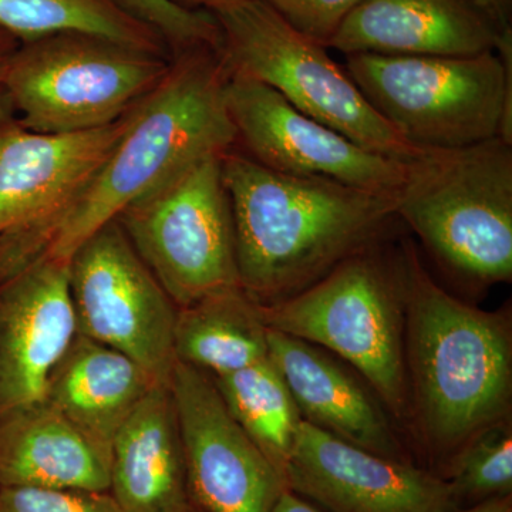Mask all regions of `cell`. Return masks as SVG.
<instances>
[{"mask_svg":"<svg viewBox=\"0 0 512 512\" xmlns=\"http://www.w3.org/2000/svg\"><path fill=\"white\" fill-rule=\"evenodd\" d=\"M0 30L19 43L86 33L173 57L163 37L131 15L120 0H0Z\"/></svg>","mask_w":512,"mask_h":512,"instance_id":"cell-22","label":"cell"},{"mask_svg":"<svg viewBox=\"0 0 512 512\" xmlns=\"http://www.w3.org/2000/svg\"><path fill=\"white\" fill-rule=\"evenodd\" d=\"M458 512H512V497L497 498V500L485 501L474 507L464 508Z\"/></svg>","mask_w":512,"mask_h":512,"instance_id":"cell-32","label":"cell"},{"mask_svg":"<svg viewBox=\"0 0 512 512\" xmlns=\"http://www.w3.org/2000/svg\"><path fill=\"white\" fill-rule=\"evenodd\" d=\"M501 30L511 28L512 0H473Z\"/></svg>","mask_w":512,"mask_h":512,"instance_id":"cell-28","label":"cell"},{"mask_svg":"<svg viewBox=\"0 0 512 512\" xmlns=\"http://www.w3.org/2000/svg\"><path fill=\"white\" fill-rule=\"evenodd\" d=\"M228 77L220 49L202 47L171 57L164 79L128 113L126 130L60 222L46 255L69 261L131 202L237 146Z\"/></svg>","mask_w":512,"mask_h":512,"instance_id":"cell-3","label":"cell"},{"mask_svg":"<svg viewBox=\"0 0 512 512\" xmlns=\"http://www.w3.org/2000/svg\"><path fill=\"white\" fill-rule=\"evenodd\" d=\"M0 512H121L109 491L0 487Z\"/></svg>","mask_w":512,"mask_h":512,"instance_id":"cell-26","label":"cell"},{"mask_svg":"<svg viewBox=\"0 0 512 512\" xmlns=\"http://www.w3.org/2000/svg\"><path fill=\"white\" fill-rule=\"evenodd\" d=\"M16 123L15 111L12 109V104L0 87V143H2L3 137L8 133L9 128Z\"/></svg>","mask_w":512,"mask_h":512,"instance_id":"cell-31","label":"cell"},{"mask_svg":"<svg viewBox=\"0 0 512 512\" xmlns=\"http://www.w3.org/2000/svg\"><path fill=\"white\" fill-rule=\"evenodd\" d=\"M303 36L329 47L343 20L360 0H262Z\"/></svg>","mask_w":512,"mask_h":512,"instance_id":"cell-27","label":"cell"},{"mask_svg":"<svg viewBox=\"0 0 512 512\" xmlns=\"http://www.w3.org/2000/svg\"><path fill=\"white\" fill-rule=\"evenodd\" d=\"M221 157L177 175L116 218L178 309L211 293L241 288Z\"/></svg>","mask_w":512,"mask_h":512,"instance_id":"cell-9","label":"cell"},{"mask_svg":"<svg viewBox=\"0 0 512 512\" xmlns=\"http://www.w3.org/2000/svg\"><path fill=\"white\" fill-rule=\"evenodd\" d=\"M458 508L512 497V423L488 430L461 451L448 471Z\"/></svg>","mask_w":512,"mask_h":512,"instance_id":"cell-24","label":"cell"},{"mask_svg":"<svg viewBox=\"0 0 512 512\" xmlns=\"http://www.w3.org/2000/svg\"><path fill=\"white\" fill-rule=\"evenodd\" d=\"M109 493L121 512L192 510L168 382L154 384L114 437Z\"/></svg>","mask_w":512,"mask_h":512,"instance_id":"cell-18","label":"cell"},{"mask_svg":"<svg viewBox=\"0 0 512 512\" xmlns=\"http://www.w3.org/2000/svg\"><path fill=\"white\" fill-rule=\"evenodd\" d=\"M177 5L190 10H204L208 13H217L221 10L234 8L247 0H173Z\"/></svg>","mask_w":512,"mask_h":512,"instance_id":"cell-30","label":"cell"},{"mask_svg":"<svg viewBox=\"0 0 512 512\" xmlns=\"http://www.w3.org/2000/svg\"><path fill=\"white\" fill-rule=\"evenodd\" d=\"M221 168L239 284L261 306L292 298L402 224L396 194L279 173L235 148Z\"/></svg>","mask_w":512,"mask_h":512,"instance_id":"cell-2","label":"cell"},{"mask_svg":"<svg viewBox=\"0 0 512 512\" xmlns=\"http://www.w3.org/2000/svg\"><path fill=\"white\" fill-rule=\"evenodd\" d=\"M188 512H197V511H195V510H194V508H192V510H191V511H188Z\"/></svg>","mask_w":512,"mask_h":512,"instance_id":"cell-34","label":"cell"},{"mask_svg":"<svg viewBox=\"0 0 512 512\" xmlns=\"http://www.w3.org/2000/svg\"><path fill=\"white\" fill-rule=\"evenodd\" d=\"M409 434L426 470L447 478L464 448L511 421L512 313L483 311L437 284L402 241Z\"/></svg>","mask_w":512,"mask_h":512,"instance_id":"cell-1","label":"cell"},{"mask_svg":"<svg viewBox=\"0 0 512 512\" xmlns=\"http://www.w3.org/2000/svg\"><path fill=\"white\" fill-rule=\"evenodd\" d=\"M174 353L177 362L211 377L261 362L268 357V328L258 303L242 288H231L178 309Z\"/></svg>","mask_w":512,"mask_h":512,"instance_id":"cell-21","label":"cell"},{"mask_svg":"<svg viewBox=\"0 0 512 512\" xmlns=\"http://www.w3.org/2000/svg\"><path fill=\"white\" fill-rule=\"evenodd\" d=\"M120 3L163 37L171 56L202 47H221L220 26L212 13L185 9L173 0H120Z\"/></svg>","mask_w":512,"mask_h":512,"instance_id":"cell-25","label":"cell"},{"mask_svg":"<svg viewBox=\"0 0 512 512\" xmlns=\"http://www.w3.org/2000/svg\"><path fill=\"white\" fill-rule=\"evenodd\" d=\"M227 106L237 144L271 170L386 194H397L402 187L407 161L357 146L258 80L229 72Z\"/></svg>","mask_w":512,"mask_h":512,"instance_id":"cell-12","label":"cell"},{"mask_svg":"<svg viewBox=\"0 0 512 512\" xmlns=\"http://www.w3.org/2000/svg\"><path fill=\"white\" fill-rule=\"evenodd\" d=\"M266 328L335 353L409 434L402 242H376L292 298L259 305Z\"/></svg>","mask_w":512,"mask_h":512,"instance_id":"cell-4","label":"cell"},{"mask_svg":"<svg viewBox=\"0 0 512 512\" xmlns=\"http://www.w3.org/2000/svg\"><path fill=\"white\" fill-rule=\"evenodd\" d=\"M19 46L18 40L15 37L8 35V33L0 30V74L3 72V67H5L6 60L9 59V56L12 55L13 50Z\"/></svg>","mask_w":512,"mask_h":512,"instance_id":"cell-33","label":"cell"},{"mask_svg":"<svg viewBox=\"0 0 512 512\" xmlns=\"http://www.w3.org/2000/svg\"><path fill=\"white\" fill-rule=\"evenodd\" d=\"M396 214L448 274L474 288L512 281V144L501 137L407 161Z\"/></svg>","mask_w":512,"mask_h":512,"instance_id":"cell-5","label":"cell"},{"mask_svg":"<svg viewBox=\"0 0 512 512\" xmlns=\"http://www.w3.org/2000/svg\"><path fill=\"white\" fill-rule=\"evenodd\" d=\"M185 476L197 512H271L284 477L229 413L207 373L175 362L171 370Z\"/></svg>","mask_w":512,"mask_h":512,"instance_id":"cell-13","label":"cell"},{"mask_svg":"<svg viewBox=\"0 0 512 512\" xmlns=\"http://www.w3.org/2000/svg\"><path fill=\"white\" fill-rule=\"evenodd\" d=\"M271 512H323L320 511L316 505L311 501L305 500L301 495L293 493V491L286 490L278 498L274 508Z\"/></svg>","mask_w":512,"mask_h":512,"instance_id":"cell-29","label":"cell"},{"mask_svg":"<svg viewBox=\"0 0 512 512\" xmlns=\"http://www.w3.org/2000/svg\"><path fill=\"white\" fill-rule=\"evenodd\" d=\"M268 357L284 377L303 420L353 446L414 463L402 429L355 370L312 343L272 329Z\"/></svg>","mask_w":512,"mask_h":512,"instance_id":"cell-16","label":"cell"},{"mask_svg":"<svg viewBox=\"0 0 512 512\" xmlns=\"http://www.w3.org/2000/svg\"><path fill=\"white\" fill-rule=\"evenodd\" d=\"M67 265L77 332L119 350L154 379L168 382L177 362L178 308L119 222L97 229Z\"/></svg>","mask_w":512,"mask_h":512,"instance_id":"cell-11","label":"cell"},{"mask_svg":"<svg viewBox=\"0 0 512 512\" xmlns=\"http://www.w3.org/2000/svg\"><path fill=\"white\" fill-rule=\"evenodd\" d=\"M286 487L330 512H458L453 488L414 463L353 446L303 420Z\"/></svg>","mask_w":512,"mask_h":512,"instance_id":"cell-14","label":"cell"},{"mask_svg":"<svg viewBox=\"0 0 512 512\" xmlns=\"http://www.w3.org/2000/svg\"><path fill=\"white\" fill-rule=\"evenodd\" d=\"M0 487L109 491L110 460L43 400L0 416Z\"/></svg>","mask_w":512,"mask_h":512,"instance_id":"cell-20","label":"cell"},{"mask_svg":"<svg viewBox=\"0 0 512 512\" xmlns=\"http://www.w3.org/2000/svg\"><path fill=\"white\" fill-rule=\"evenodd\" d=\"M212 380L229 413L285 480L303 419L274 363L266 357L239 372Z\"/></svg>","mask_w":512,"mask_h":512,"instance_id":"cell-23","label":"cell"},{"mask_svg":"<svg viewBox=\"0 0 512 512\" xmlns=\"http://www.w3.org/2000/svg\"><path fill=\"white\" fill-rule=\"evenodd\" d=\"M158 382L124 353L77 333L50 376L45 402L110 460L114 437Z\"/></svg>","mask_w":512,"mask_h":512,"instance_id":"cell-19","label":"cell"},{"mask_svg":"<svg viewBox=\"0 0 512 512\" xmlns=\"http://www.w3.org/2000/svg\"><path fill=\"white\" fill-rule=\"evenodd\" d=\"M505 30L473 0H360L329 47L346 56H474L497 49Z\"/></svg>","mask_w":512,"mask_h":512,"instance_id":"cell-17","label":"cell"},{"mask_svg":"<svg viewBox=\"0 0 512 512\" xmlns=\"http://www.w3.org/2000/svg\"><path fill=\"white\" fill-rule=\"evenodd\" d=\"M128 113L83 133H33L18 121L9 128L0 143V282L46 255L60 222L126 130Z\"/></svg>","mask_w":512,"mask_h":512,"instance_id":"cell-10","label":"cell"},{"mask_svg":"<svg viewBox=\"0 0 512 512\" xmlns=\"http://www.w3.org/2000/svg\"><path fill=\"white\" fill-rule=\"evenodd\" d=\"M171 57L86 33L19 43L0 87L20 127L70 134L116 123L170 69Z\"/></svg>","mask_w":512,"mask_h":512,"instance_id":"cell-7","label":"cell"},{"mask_svg":"<svg viewBox=\"0 0 512 512\" xmlns=\"http://www.w3.org/2000/svg\"><path fill=\"white\" fill-rule=\"evenodd\" d=\"M77 333L67 261L43 255L0 284V416L45 400Z\"/></svg>","mask_w":512,"mask_h":512,"instance_id":"cell-15","label":"cell"},{"mask_svg":"<svg viewBox=\"0 0 512 512\" xmlns=\"http://www.w3.org/2000/svg\"><path fill=\"white\" fill-rule=\"evenodd\" d=\"M212 15L229 72L272 87L295 109L380 156L409 161L420 153L373 109L328 47L291 28L262 0Z\"/></svg>","mask_w":512,"mask_h":512,"instance_id":"cell-8","label":"cell"},{"mask_svg":"<svg viewBox=\"0 0 512 512\" xmlns=\"http://www.w3.org/2000/svg\"><path fill=\"white\" fill-rule=\"evenodd\" d=\"M373 109L416 150H454L501 137L512 144V28L474 56H346Z\"/></svg>","mask_w":512,"mask_h":512,"instance_id":"cell-6","label":"cell"}]
</instances>
